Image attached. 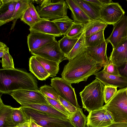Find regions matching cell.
Masks as SVG:
<instances>
[{
    "mask_svg": "<svg viewBox=\"0 0 127 127\" xmlns=\"http://www.w3.org/2000/svg\"><path fill=\"white\" fill-rule=\"evenodd\" d=\"M103 67L86 52L69 61L65 65L62 77L71 84L86 81L91 76L95 74Z\"/></svg>",
    "mask_w": 127,
    "mask_h": 127,
    "instance_id": "cell-1",
    "label": "cell"
},
{
    "mask_svg": "<svg viewBox=\"0 0 127 127\" xmlns=\"http://www.w3.org/2000/svg\"><path fill=\"white\" fill-rule=\"evenodd\" d=\"M23 90H39L37 79L32 73L19 68L0 69V94Z\"/></svg>",
    "mask_w": 127,
    "mask_h": 127,
    "instance_id": "cell-2",
    "label": "cell"
},
{
    "mask_svg": "<svg viewBox=\"0 0 127 127\" xmlns=\"http://www.w3.org/2000/svg\"><path fill=\"white\" fill-rule=\"evenodd\" d=\"M104 87L100 81L96 79L80 93L82 107L85 110L90 112L103 107Z\"/></svg>",
    "mask_w": 127,
    "mask_h": 127,
    "instance_id": "cell-3",
    "label": "cell"
},
{
    "mask_svg": "<svg viewBox=\"0 0 127 127\" xmlns=\"http://www.w3.org/2000/svg\"><path fill=\"white\" fill-rule=\"evenodd\" d=\"M127 87L117 91L103 107L111 114L114 122L127 123Z\"/></svg>",
    "mask_w": 127,
    "mask_h": 127,
    "instance_id": "cell-4",
    "label": "cell"
},
{
    "mask_svg": "<svg viewBox=\"0 0 127 127\" xmlns=\"http://www.w3.org/2000/svg\"><path fill=\"white\" fill-rule=\"evenodd\" d=\"M51 0H41L36 7L40 17L51 21L67 16V5L64 0L53 2Z\"/></svg>",
    "mask_w": 127,
    "mask_h": 127,
    "instance_id": "cell-5",
    "label": "cell"
},
{
    "mask_svg": "<svg viewBox=\"0 0 127 127\" xmlns=\"http://www.w3.org/2000/svg\"><path fill=\"white\" fill-rule=\"evenodd\" d=\"M21 107L28 119L31 118L37 124L43 127H74L69 120L58 118L33 109Z\"/></svg>",
    "mask_w": 127,
    "mask_h": 127,
    "instance_id": "cell-6",
    "label": "cell"
},
{
    "mask_svg": "<svg viewBox=\"0 0 127 127\" xmlns=\"http://www.w3.org/2000/svg\"><path fill=\"white\" fill-rule=\"evenodd\" d=\"M10 95L21 106L31 104H50L39 90H18L11 92Z\"/></svg>",
    "mask_w": 127,
    "mask_h": 127,
    "instance_id": "cell-7",
    "label": "cell"
},
{
    "mask_svg": "<svg viewBox=\"0 0 127 127\" xmlns=\"http://www.w3.org/2000/svg\"><path fill=\"white\" fill-rule=\"evenodd\" d=\"M51 86L59 95L72 104L77 108H80L77 101L74 89L71 84L63 78L55 77L51 79Z\"/></svg>",
    "mask_w": 127,
    "mask_h": 127,
    "instance_id": "cell-8",
    "label": "cell"
},
{
    "mask_svg": "<svg viewBox=\"0 0 127 127\" xmlns=\"http://www.w3.org/2000/svg\"><path fill=\"white\" fill-rule=\"evenodd\" d=\"M31 52L32 55L59 64L65 60V54L61 50L58 41L56 40Z\"/></svg>",
    "mask_w": 127,
    "mask_h": 127,
    "instance_id": "cell-9",
    "label": "cell"
},
{
    "mask_svg": "<svg viewBox=\"0 0 127 127\" xmlns=\"http://www.w3.org/2000/svg\"><path fill=\"white\" fill-rule=\"evenodd\" d=\"M125 13L118 3L113 2L101 7L100 19L108 25L113 26L124 16Z\"/></svg>",
    "mask_w": 127,
    "mask_h": 127,
    "instance_id": "cell-10",
    "label": "cell"
},
{
    "mask_svg": "<svg viewBox=\"0 0 127 127\" xmlns=\"http://www.w3.org/2000/svg\"><path fill=\"white\" fill-rule=\"evenodd\" d=\"M87 125L93 127H104L114 122L110 113L103 107L89 112Z\"/></svg>",
    "mask_w": 127,
    "mask_h": 127,
    "instance_id": "cell-11",
    "label": "cell"
},
{
    "mask_svg": "<svg viewBox=\"0 0 127 127\" xmlns=\"http://www.w3.org/2000/svg\"><path fill=\"white\" fill-rule=\"evenodd\" d=\"M127 38V16L125 15L113 26L112 32L105 40L108 43H110L114 48Z\"/></svg>",
    "mask_w": 127,
    "mask_h": 127,
    "instance_id": "cell-12",
    "label": "cell"
},
{
    "mask_svg": "<svg viewBox=\"0 0 127 127\" xmlns=\"http://www.w3.org/2000/svg\"><path fill=\"white\" fill-rule=\"evenodd\" d=\"M54 36L42 33L30 32L27 37V44L31 52L56 40Z\"/></svg>",
    "mask_w": 127,
    "mask_h": 127,
    "instance_id": "cell-13",
    "label": "cell"
},
{
    "mask_svg": "<svg viewBox=\"0 0 127 127\" xmlns=\"http://www.w3.org/2000/svg\"><path fill=\"white\" fill-rule=\"evenodd\" d=\"M96 79L104 86L117 87L120 89L127 86V78L122 76H117L106 73L103 70L94 74Z\"/></svg>",
    "mask_w": 127,
    "mask_h": 127,
    "instance_id": "cell-14",
    "label": "cell"
},
{
    "mask_svg": "<svg viewBox=\"0 0 127 127\" xmlns=\"http://www.w3.org/2000/svg\"><path fill=\"white\" fill-rule=\"evenodd\" d=\"M109 61L118 68L127 62V38L121 42L113 50L109 58Z\"/></svg>",
    "mask_w": 127,
    "mask_h": 127,
    "instance_id": "cell-15",
    "label": "cell"
},
{
    "mask_svg": "<svg viewBox=\"0 0 127 127\" xmlns=\"http://www.w3.org/2000/svg\"><path fill=\"white\" fill-rule=\"evenodd\" d=\"M30 32H37L50 35L56 37L63 35L53 21L44 19L35 23L29 29Z\"/></svg>",
    "mask_w": 127,
    "mask_h": 127,
    "instance_id": "cell-16",
    "label": "cell"
},
{
    "mask_svg": "<svg viewBox=\"0 0 127 127\" xmlns=\"http://www.w3.org/2000/svg\"><path fill=\"white\" fill-rule=\"evenodd\" d=\"M108 43L105 41L95 47H87L86 52L96 62L102 65L103 67L109 60L106 54Z\"/></svg>",
    "mask_w": 127,
    "mask_h": 127,
    "instance_id": "cell-17",
    "label": "cell"
},
{
    "mask_svg": "<svg viewBox=\"0 0 127 127\" xmlns=\"http://www.w3.org/2000/svg\"><path fill=\"white\" fill-rule=\"evenodd\" d=\"M18 0H0V26L13 20V16Z\"/></svg>",
    "mask_w": 127,
    "mask_h": 127,
    "instance_id": "cell-18",
    "label": "cell"
},
{
    "mask_svg": "<svg viewBox=\"0 0 127 127\" xmlns=\"http://www.w3.org/2000/svg\"><path fill=\"white\" fill-rule=\"evenodd\" d=\"M82 10L91 21L100 19L101 7L94 4L86 0H73Z\"/></svg>",
    "mask_w": 127,
    "mask_h": 127,
    "instance_id": "cell-19",
    "label": "cell"
},
{
    "mask_svg": "<svg viewBox=\"0 0 127 127\" xmlns=\"http://www.w3.org/2000/svg\"><path fill=\"white\" fill-rule=\"evenodd\" d=\"M29 70L39 80H46L50 75L36 59L35 55L32 56L29 60Z\"/></svg>",
    "mask_w": 127,
    "mask_h": 127,
    "instance_id": "cell-20",
    "label": "cell"
},
{
    "mask_svg": "<svg viewBox=\"0 0 127 127\" xmlns=\"http://www.w3.org/2000/svg\"><path fill=\"white\" fill-rule=\"evenodd\" d=\"M65 1L67 5L68 8L71 11L72 16L74 23L86 25L91 21L73 0H66Z\"/></svg>",
    "mask_w": 127,
    "mask_h": 127,
    "instance_id": "cell-21",
    "label": "cell"
},
{
    "mask_svg": "<svg viewBox=\"0 0 127 127\" xmlns=\"http://www.w3.org/2000/svg\"><path fill=\"white\" fill-rule=\"evenodd\" d=\"M0 97V127L15 126L12 119V114L14 108L5 105Z\"/></svg>",
    "mask_w": 127,
    "mask_h": 127,
    "instance_id": "cell-22",
    "label": "cell"
},
{
    "mask_svg": "<svg viewBox=\"0 0 127 127\" xmlns=\"http://www.w3.org/2000/svg\"><path fill=\"white\" fill-rule=\"evenodd\" d=\"M21 106L44 112L60 118L66 120L69 119L68 116L60 112L50 104H31Z\"/></svg>",
    "mask_w": 127,
    "mask_h": 127,
    "instance_id": "cell-23",
    "label": "cell"
},
{
    "mask_svg": "<svg viewBox=\"0 0 127 127\" xmlns=\"http://www.w3.org/2000/svg\"><path fill=\"white\" fill-rule=\"evenodd\" d=\"M87 47L84 31L80 36L78 40L71 51L65 55V60H71L86 52Z\"/></svg>",
    "mask_w": 127,
    "mask_h": 127,
    "instance_id": "cell-24",
    "label": "cell"
},
{
    "mask_svg": "<svg viewBox=\"0 0 127 127\" xmlns=\"http://www.w3.org/2000/svg\"><path fill=\"white\" fill-rule=\"evenodd\" d=\"M108 24L100 19L92 21L85 25L84 31L86 37L101 30H104Z\"/></svg>",
    "mask_w": 127,
    "mask_h": 127,
    "instance_id": "cell-25",
    "label": "cell"
},
{
    "mask_svg": "<svg viewBox=\"0 0 127 127\" xmlns=\"http://www.w3.org/2000/svg\"><path fill=\"white\" fill-rule=\"evenodd\" d=\"M36 59L50 74V77H53L56 76L59 70V64L57 62L48 60L35 56Z\"/></svg>",
    "mask_w": 127,
    "mask_h": 127,
    "instance_id": "cell-26",
    "label": "cell"
},
{
    "mask_svg": "<svg viewBox=\"0 0 127 127\" xmlns=\"http://www.w3.org/2000/svg\"><path fill=\"white\" fill-rule=\"evenodd\" d=\"M69 120L74 127H86L87 125V118L80 108H77L75 112L71 113Z\"/></svg>",
    "mask_w": 127,
    "mask_h": 127,
    "instance_id": "cell-27",
    "label": "cell"
},
{
    "mask_svg": "<svg viewBox=\"0 0 127 127\" xmlns=\"http://www.w3.org/2000/svg\"><path fill=\"white\" fill-rule=\"evenodd\" d=\"M32 1L30 0H18L13 16V24L11 30L14 28L17 20L21 17L27 8L29 3Z\"/></svg>",
    "mask_w": 127,
    "mask_h": 127,
    "instance_id": "cell-28",
    "label": "cell"
},
{
    "mask_svg": "<svg viewBox=\"0 0 127 127\" xmlns=\"http://www.w3.org/2000/svg\"><path fill=\"white\" fill-rule=\"evenodd\" d=\"M56 24L61 34L65 35L74 23L73 20L68 16L52 21Z\"/></svg>",
    "mask_w": 127,
    "mask_h": 127,
    "instance_id": "cell-29",
    "label": "cell"
},
{
    "mask_svg": "<svg viewBox=\"0 0 127 127\" xmlns=\"http://www.w3.org/2000/svg\"><path fill=\"white\" fill-rule=\"evenodd\" d=\"M79 37L73 39L70 38L65 35L58 41L60 48L65 55L68 54L72 50L78 40Z\"/></svg>",
    "mask_w": 127,
    "mask_h": 127,
    "instance_id": "cell-30",
    "label": "cell"
},
{
    "mask_svg": "<svg viewBox=\"0 0 127 127\" xmlns=\"http://www.w3.org/2000/svg\"><path fill=\"white\" fill-rule=\"evenodd\" d=\"M104 30H101L91 35L85 37L87 47L98 46L105 41L104 35Z\"/></svg>",
    "mask_w": 127,
    "mask_h": 127,
    "instance_id": "cell-31",
    "label": "cell"
},
{
    "mask_svg": "<svg viewBox=\"0 0 127 127\" xmlns=\"http://www.w3.org/2000/svg\"><path fill=\"white\" fill-rule=\"evenodd\" d=\"M12 119L15 126L30 120L28 119L21 106L18 108H14L12 113Z\"/></svg>",
    "mask_w": 127,
    "mask_h": 127,
    "instance_id": "cell-32",
    "label": "cell"
},
{
    "mask_svg": "<svg viewBox=\"0 0 127 127\" xmlns=\"http://www.w3.org/2000/svg\"><path fill=\"white\" fill-rule=\"evenodd\" d=\"M85 25L74 23L65 36L71 38H78L84 31Z\"/></svg>",
    "mask_w": 127,
    "mask_h": 127,
    "instance_id": "cell-33",
    "label": "cell"
},
{
    "mask_svg": "<svg viewBox=\"0 0 127 127\" xmlns=\"http://www.w3.org/2000/svg\"><path fill=\"white\" fill-rule=\"evenodd\" d=\"M39 90L44 96L60 101L59 95L52 87L45 85L40 87Z\"/></svg>",
    "mask_w": 127,
    "mask_h": 127,
    "instance_id": "cell-34",
    "label": "cell"
},
{
    "mask_svg": "<svg viewBox=\"0 0 127 127\" xmlns=\"http://www.w3.org/2000/svg\"><path fill=\"white\" fill-rule=\"evenodd\" d=\"M7 47L5 51L1 61L3 68L11 69L15 68L13 58L9 52Z\"/></svg>",
    "mask_w": 127,
    "mask_h": 127,
    "instance_id": "cell-35",
    "label": "cell"
},
{
    "mask_svg": "<svg viewBox=\"0 0 127 127\" xmlns=\"http://www.w3.org/2000/svg\"><path fill=\"white\" fill-rule=\"evenodd\" d=\"M49 103L56 109L68 116L69 118L71 113L68 111L60 101L45 96Z\"/></svg>",
    "mask_w": 127,
    "mask_h": 127,
    "instance_id": "cell-36",
    "label": "cell"
},
{
    "mask_svg": "<svg viewBox=\"0 0 127 127\" xmlns=\"http://www.w3.org/2000/svg\"><path fill=\"white\" fill-rule=\"evenodd\" d=\"M117 88V87L105 86L104 96L105 103L110 101L116 93Z\"/></svg>",
    "mask_w": 127,
    "mask_h": 127,
    "instance_id": "cell-37",
    "label": "cell"
},
{
    "mask_svg": "<svg viewBox=\"0 0 127 127\" xmlns=\"http://www.w3.org/2000/svg\"><path fill=\"white\" fill-rule=\"evenodd\" d=\"M103 68V70L106 73L115 76H121L118 67L109 61L104 66Z\"/></svg>",
    "mask_w": 127,
    "mask_h": 127,
    "instance_id": "cell-38",
    "label": "cell"
},
{
    "mask_svg": "<svg viewBox=\"0 0 127 127\" xmlns=\"http://www.w3.org/2000/svg\"><path fill=\"white\" fill-rule=\"evenodd\" d=\"M21 20L28 25L30 27L33 26L36 23L31 16L28 8L26 10L20 18Z\"/></svg>",
    "mask_w": 127,
    "mask_h": 127,
    "instance_id": "cell-39",
    "label": "cell"
},
{
    "mask_svg": "<svg viewBox=\"0 0 127 127\" xmlns=\"http://www.w3.org/2000/svg\"><path fill=\"white\" fill-rule=\"evenodd\" d=\"M32 1L29 3L28 8L32 18L36 23L45 19L41 18L40 17L36 8L32 3Z\"/></svg>",
    "mask_w": 127,
    "mask_h": 127,
    "instance_id": "cell-40",
    "label": "cell"
},
{
    "mask_svg": "<svg viewBox=\"0 0 127 127\" xmlns=\"http://www.w3.org/2000/svg\"><path fill=\"white\" fill-rule=\"evenodd\" d=\"M59 97L60 102L69 113H72L76 111L77 108L72 104L59 96Z\"/></svg>",
    "mask_w": 127,
    "mask_h": 127,
    "instance_id": "cell-41",
    "label": "cell"
},
{
    "mask_svg": "<svg viewBox=\"0 0 127 127\" xmlns=\"http://www.w3.org/2000/svg\"><path fill=\"white\" fill-rule=\"evenodd\" d=\"M86 127H93L87 125ZM104 127H127V123L114 122L111 124Z\"/></svg>",
    "mask_w": 127,
    "mask_h": 127,
    "instance_id": "cell-42",
    "label": "cell"
},
{
    "mask_svg": "<svg viewBox=\"0 0 127 127\" xmlns=\"http://www.w3.org/2000/svg\"><path fill=\"white\" fill-rule=\"evenodd\" d=\"M120 74L127 78V62L123 66L118 68Z\"/></svg>",
    "mask_w": 127,
    "mask_h": 127,
    "instance_id": "cell-43",
    "label": "cell"
},
{
    "mask_svg": "<svg viewBox=\"0 0 127 127\" xmlns=\"http://www.w3.org/2000/svg\"><path fill=\"white\" fill-rule=\"evenodd\" d=\"M8 47L4 43L1 42H0V57L2 58L4 52Z\"/></svg>",
    "mask_w": 127,
    "mask_h": 127,
    "instance_id": "cell-44",
    "label": "cell"
},
{
    "mask_svg": "<svg viewBox=\"0 0 127 127\" xmlns=\"http://www.w3.org/2000/svg\"><path fill=\"white\" fill-rule=\"evenodd\" d=\"M30 120V125L31 127H43L37 124L31 117L28 118Z\"/></svg>",
    "mask_w": 127,
    "mask_h": 127,
    "instance_id": "cell-45",
    "label": "cell"
},
{
    "mask_svg": "<svg viewBox=\"0 0 127 127\" xmlns=\"http://www.w3.org/2000/svg\"><path fill=\"white\" fill-rule=\"evenodd\" d=\"M30 120L29 121L19 124L16 126V127H29Z\"/></svg>",
    "mask_w": 127,
    "mask_h": 127,
    "instance_id": "cell-46",
    "label": "cell"
},
{
    "mask_svg": "<svg viewBox=\"0 0 127 127\" xmlns=\"http://www.w3.org/2000/svg\"><path fill=\"white\" fill-rule=\"evenodd\" d=\"M89 2L95 5L101 7L103 6L102 4L99 1V0H88Z\"/></svg>",
    "mask_w": 127,
    "mask_h": 127,
    "instance_id": "cell-47",
    "label": "cell"
},
{
    "mask_svg": "<svg viewBox=\"0 0 127 127\" xmlns=\"http://www.w3.org/2000/svg\"><path fill=\"white\" fill-rule=\"evenodd\" d=\"M99 1L103 5L109 4L113 2L111 0H99Z\"/></svg>",
    "mask_w": 127,
    "mask_h": 127,
    "instance_id": "cell-48",
    "label": "cell"
},
{
    "mask_svg": "<svg viewBox=\"0 0 127 127\" xmlns=\"http://www.w3.org/2000/svg\"><path fill=\"white\" fill-rule=\"evenodd\" d=\"M16 127V126H9V127Z\"/></svg>",
    "mask_w": 127,
    "mask_h": 127,
    "instance_id": "cell-49",
    "label": "cell"
},
{
    "mask_svg": "<svg viewBox=\"0 0 127 127\" xmlns=\"http://www.w3.org/2000/svg\"><path fill=\"white\" fill-rule=\"evenodd\" d=\"M126 93H127V90H126Z\"/></svg>",
    "mask_w": 127,
    "mask_h": 127,
    "instance_id": "cell-50",
    "label": "cell"
},
{
    "mask_svg": "<svg viewBox=\"0 0 127 127\" xmlns=\"http://www.w3.org/2000/svg\"><path fill=\"white\" fill-rule=\"evenodd\" d=\"M29 127H30V126Z\"/></svg>",
    "mask_w": 127,
    "mask_h": 127,
    "instance_id": "cell-51",
    "label": "cell"
},
{
    "mask_svg": "<svg viewBox=\"0 0 127 127\" xmlns=\"http://www.w3.org/2000/svg\"></svg>",
    "mask_w": 127,
    "mask_h": 127,
    "instance_id": "cell-52",
    "label": "cell"
},
{
    "mask_svg": "<svg viewBox=\"0 0 127 127\" xmlns=\"http://www.w3.org/2000/svg\"><path fill=\"white\" fill-rule=\"evenodd\" d=\"M127 1V0H126Z\"/></svg>",
    "mask_w": 127,
    "mask_h": 127,
    "instance_id": "cell-53",
    "label": "cell"
}]
</instances>
